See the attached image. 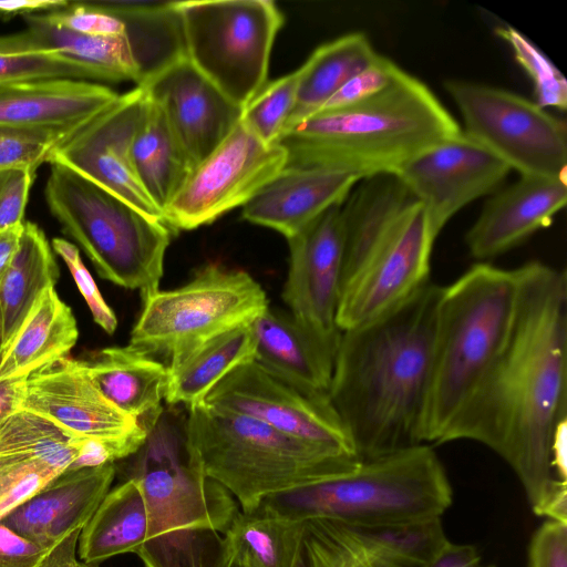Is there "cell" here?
Listing matches in <instances>:
<instances>
[{
	"label": "cell",
	"mask_w": 567,
	"mask_h": 567,
	"mask_svg": "<svg viewBox=\"0 0 567 567\" xmlns=\"http://www.w3.org/2000/svg\"><path fill=\"white\" fill-rule=\"evenodd\" d=\"M515 270L507 340L441 443L487 446L515 472L536 515L567 523V482L553 464L555 435L567 422V277L540 261Z\"/></svg>",
	"instance_id": "6da1fadb"
},
{
	"label": "cell",
	"mask_w": 567,
	"mask_h": 567,
	"mask_svg": "<svg viewBox=\"0 0 567 567\" xmlns=\"http://www.w3.org/2000/svg\"><path fill=\"white\" fill-rule=\"evenodd\" d=\"M442 290L429 281L394 309L341 333L328 398L360 460L425 444Z\"/></svg>",
	"instance_id": "7a4b0ae2"
},
{
	"label": "cell",
	"mask_w": 567,
	"mask_h": 567,
	"mask_svg": "<svg viewBox=\"0 0 567 567\" xmlns=\"http://www.w3.org/2000/svg\"><path fill=\"white\" fill-rule=\"evenodd\" d=\"M144 425L146 439L126 476L141 484L147 508L146 539L136 555L145 567H227V533L240 512L235 497L205 473L185 419L163 409Z\"/></svg>",
	"instance_id": "3957f363"
},
{
	"label": "cell",
	"mask_w": 567,
	"mask_h": 567,
	"mask_svg": "<svg viewBox=\"0 0 567 567\" xmlns=\"http://www.w3.org/2000/svg\"><path fill=\"white\" fill-rule=\"evenodd\" d=\"M462 132L430 87L403 71L359 104L308 116L279 140L286 167L341 171L360 181L394 175L423 151Z\"/></svg>",
	"instance_id": "277c9868"
},
{
	"label": "cell",
	"mask_w": 567,
	"mask_h": 567,
	"mask_svg": "<svg viewBox=\"0 0 567 567\" xmlns=\"http://www.w3.org/2000/svg\"><path fill=\"white\" fill-rule=\"evenodd\" d=\"M341 209L344 261L337 323L342 332L425 286L436 238L423 206L395 175L360 181Z\"/></svg>",
	"instance_id": "5b68a950"
},
{
	"label": "cell",
	"mask_w": 567,
	"mask_h": 567,
	"mask_svg": "<svg viewBox=\"0 0 567 567\" xmlns=\"http://www.w3.org/2000/svg\"><path fill=\"white\" fill-rule=\"evenodd\" d=\"M185 431L205 473L246 513L270 495L337 477L360 461L205 402L187 408Z\"/></svg>",
	"instance_id": "8992f818"
},
{
	"label": "cell",
	"mask_w": 567,
	"mask_h": 567,
	"mask_svg": "<svg viewBox=\"0 0 567 567\" xmlns=\"http://www.w3.org/2000/svg\"><path fill=\"white\" fill-rule=\"evenodd\" d=\"M515 269L477 262L449 286L437 308L424 443L440 444L503 349L516 311Z\"/></svg>",
	"instance_id": "52a82bcc"
},
{
	"label": "cell",
	"mask_w": 567,
	"mask_h": 567,
	"mask_svg": "<svg viewBox=\"0 0 567 567\" xmlns=\"http://www.w3.org/2000/svg\"><path fill=\"white\" fill-rule=\"evenodd\" d=\"M452 501L442 462L429 444H420L360 460L342 475L270 495L258 507L291 520L328 517L354 525L399 526L441 518Z\"/></svg>",
	"instance_id": "ba28073f"
},
{
	"label": "cell",
	"mask_w": 567,
	"mask_h": 567,
	"mask_svg": "<svg viewBox=\"0 0 567 567\" xmlns=\"http://www.w3.org/2000/svg\"><path fill=\"white\" fill-rule=\"evenodd\" d=\"M49 163L48 207L100 277L138 289L142 299L158 290L174 231L64 164Z\"/></svg>",
	"instance_id": "9c48e42d"
},
{
	"label": "cell",
	"mask_w": 567,
	"mask_h": 567,
	"mask_svg": "<svg viewBox=\"0 0 567 567\" xmlns=\"http://www.w3.org/2000/svg\"><path fill=\"white\" fill-rule=\"evenodd\" d=\"M268 308L262 287L244 270L207 265L187 284L143 299L130 346L175 362L215 337L254 322Z\"/></svg>",
	"instance_id": "30bf717a"
},
{
	"label": "cell",
	"mask_w": 567,
	"mask_h": 567,
	"mask_svg": "<svg viewBox=\"0 0 567 567\" xmlns=\"http://www.w3.org/2000/svg\"><path fill=\"white\" fill-rule=\"evenodd\" d=\"M185 56L244 109L267 84L284 14L271 0L174 1Z\"/></svg>",
	"instance_id": "8fae6325"
},
{
	"label": "cell",
	"mask_w": 567,
	"mask_h": 567,
	"mask_svg": "<svg viewBox=\"0 0 567 567\" xmlns=\"http://www.w3.org/2000/svg\"><path fill=\"white\" fill-rule=\"evenodd\" d=\"M444 87L461 113L466 135L520 176L567 181V125L512 91L465 80Z\"/></svg>",
	"instance_id": "7c38bea8"
},
{
	"label": "cell",
	"mask_w": 567,
	"mask_h": 567,
	"mask_svg": "<svg viewBox=\"0 0 567 567\" xmlns=\"http://www.w3.org/2000/svg\"><path fill=\"white\" fill-rule=\"evenodd\" d=\"M28 28L0 35V52L43 54L85 69L91 80L131 81L141 86L185 55L179 18L171 10L153 24L125 35H90L24 17Z\"/></svg>",
	"instance_id": "4fadbf2b"
},
{
	"label": "cell",
	"mask_w": 567,
	"mask_h": 567,
	"mask_svg": "<svg viewBox=\"0 0 567 567\" xmlns=\"http://www.w3.org/2000/svg\"><path fill=\"white\" fill-rule=\"evenodd\" d=\"M287 154L278 144L259 140L241 118L227 137L188 175L164 210L173 230L212 224L229 210L246 205L280 173Z\"/></svg>",
	"instance_id": "5bb4252c"
},
{
	"label": "cell",
	"mask_w": 567,
	"mask_h": 567,
	"mask_svg": "<svg viewBox=\"0 0 567 567\" xmlns=\"http://www.w3.org/2000/svg\"><path fill=\"white\" fill-rule=\"evenodd\" d=\"M10 411L39 415L70 435L137 450L147 429L113 405L94 385L82 360L59 359L24 379L0 384Z\"/></svg>",
	"instance_id": "9a60e30c"
},
{
	"label": "cell",
	"mask_w": 567,
	"mask_h": 567,
	"mask_svg": "<svg viewBox=\"0 0 567 567\" xmlns=\"http://www.w3.org/2000/svg\"><path fill=\"white\" fill-rule=\"evenodd\" d=\"M205 403L256 419L295 437L358 456L328 395L306 392L255 361L227 374L208 393Z\"/></svg>",
	"instance_id": "2e32d148"
},
{
	"label": "cell",
	"mask_w": 567,
	"mask_h": 567,
	"mask_svg": "<svg viewBox=\"0 0 567 567\" xmlns=\"http://www.w3.org/2000/svg\"><path fill=\"white\" fill-rule=\"evenodd\" d=\"M449 542L441 518L364 526L312 517L302 520L293 567H426Z\"/></svg>",
	"instance_id": "e0dca14e"
},
{
	"label": "cell",
	"mask_w": 567,
	"mask_h": 567,
	"mask_svg": "<svg viewBox=\"0 0 567 567\" xmlns=\"http://www.w3.org/2000/svg\"><path fill=\"white\" fill-rule=\"evenodd\" d=\"M287 241L289 269L282 299L290 315L337 354L344 261L341 205L327 209Z\"/></svg>",
	"instance_id": "ac0fdd59"
},
{
	"label": "cell",
	"mask_w": 567,
	"mask_h": 567,
	"mask_svg": "<svg viewBox=\"0 0 567 567\" xmlns=\"http://www.w3.org/2000/svg\"><path fill=\"white\" fill-rule=\"evenodd\" d=\"M509 167L463 131L417 154L394 174L423 206L437 238L472 202L497 190Z\"/></svg>",
	"instance_id": "d6986e66"
},
{
	"label": "cell",
	"mask_w": 567,
	"mask_h": 567,
	"mask_svg": "<svg viewBox=\"0 0 567 567\" xmlns=\"http://www.w3.org/2000/svg\"><path fill=\"white\" fill-rule=\"evenodd\" d=\"M144 96L142 86L120 94L112 105L61 143L50 161L64 164L143 214L164 221L162 210L137 176L132 155Z\"/></svg>",
	"instance_id": "ffe728a7"
},
{
	"label": "cell",
	"mask_w": 567,
	"mask_h": 567,
	"mask_svg": "<svg viewBox=\"0 0 567 567\" xmlns=\"http://www.w3.org/2000/svg\"><path fill=\"white\" fill-rule=\"evenodd\" d=\"M163 110L193 169L234 130L243 109L184 55L141 85Z\"/></svg>",
	"instance_id": "44dd1931"
},
{
	"label": "cell",
	"mask_w": 567,
	"mask_h": 567,
	"mask_svg": "<svg viewBox=\"0 0 567 567\" xmlns=\"http://www.w3.org/2000/svg\"><path fill=\"white\" fill-rule=\"evenodd\" d=\"M567 202V181L519 176L489 195L465 235L477 260L499 256L548 227Z\"/></svg>",
	"instance_id": "7402d4cb"
},
{
	"label": "cell",
	"mask_w": 567,
	"mask_h": 567,
	"mask_svg": "<svg viewBox=\"0 0 567 567\" xmlns=\"http://www.w3.org/2000/svg\"><path fill=\"white\" fill-rule=\"evenodd\" d=\"M115 472L114 463L65 471L0 522L52 549L86 525L110 491Z\"/></svg>",
	"instance_id": "603a6c76"
},
{
	"label": "cell",
	"mask_w": 567,
	"mask_h": 567,
	"mask_svg": "<svg viewBox=\"0 0 567 567\" xmlns=\"http://www.w3.org/2000/svg\"><path fill=\"white\" fill-rule=\"evenodd\" d=\"M84 80L52 79L0 84V125L74 134L118 97Z\"/></svg>",
	"instance_id": "cb8c5ba5"
},
{
	"label": "cell",
	"mask_w": 567,
	"mask_h": 567,
	"mask_svg": "<svg viewBox=\"0 0 567 567\" xmlns=\"http://www.w3.org/2000/svg\"><path fill=\"white\" fill-rule=\"evenodd\" d=\"M359 182L341 171L285 167L243 206L241 216L288 239L327 209L342 205Z\"/></svg>",
	"instance_id": "d4e9b609"
},
{
	"label": "cell",
	"mask_w": 567,
	"mask_h": 567,
	"mask_svg": "<svg viewBox=\"0 0 567 567\" xmlns=\"http://www.w3.org/2000/svg\"><path fill=\"white\" fill-rule=\"evenodd\" d=\"M254 361L312 394L328 395L336 353L290 313L269 307L251 323Z\"/></svg>",
	"instance_id": "484cf974"
},
{
	"label": "cell",
	"mask_w": 567,
	"mask_h": 567,
	"mask_svg": "<svg viewBox=\"0 0 567 567\" xmlns=\"http://www.w3.org/2000/svg\"><path fill=\"white\" fill-rule=\"evenodd\" d=\"M99 391L118 410L145 423L165 400L168 368L132 346L109 347L82 360Z\"/></svg>",
	"instance_id": "4316f807"
},
{
	"label": "cell",
	"mask_w": 567,
	"mask_h": 567,
	"mask_svg": "<svg viewBox=\"0 0 567 567\" xmlns=\"http://www.w3.org/2000/svg\"><path fill=\"white\" fill-rule=\"evenodd\" d=\"M78 337L72 310L60 299L54 286H50L0 355V384L24 379L68 357Z\"/></svg>",
	"instance_id": "83f0119b"
},
{
	"label": "cell",
	"mask_w": 567,
	"mask_h": 567,
	"mask_svg": "<svg viewBox=\"0 0 567 567\" xmlns=\"http://www.w3.org/2000/svg\"><path fill=\"white\" fill-rule=\"evenodd\" d=\"M132 155L143 187L164 217L165 208L187 179L193 166L163 110L146 93L133 138Z\"/></svg>",
	"instance_id": "f1b7e54d"
},
{
	"label": "cell",
	"mask_w": 567,
	"mask_h": 567,
	"mask_svg": "<svg viewBox=\"0 0 567 567\" xmlns=\"http://www.w3.org/2000/svg\"><path fill=\"white\" fill-rule=\"evenodd\" d=\"M59 266L42 229L23 221L19 247L0 282V355L30 310L59 279Z\"/></svg>",
	"instance_id": "f546056e"
},
{
	"label": "cell",
	"mask_w": 567,
	"mask_h": 567,
	"mask_svg": "<svg viewBox=\"0 0 567 567\" xmlns=\"http://www.w3.org/2000/svg\"><path fill=\"white\" fill-rule=\"evenodd\" d=\"M251 323L221 333L181 360L168 363L165 402L186 408L202 404L227 374L254 361L256 338Z\"/></svg>",
	"instance_id": "4dcf8cb0"
},
{
	"label": "cell",
	"mask_w": 567,
	"mask_h": 567,
	"mask_svg": "<svg viewBox=\"0 0 567 567\" xmlns=\"http://www.w3.org/2000/svg\"><path fill=\"white\" fill-rule=\"evenodd\" d=\"M147 534V508L141 484L125 478L109 491L82 528L79 560L96 565L113 556L137 554Z\"/></svg>",
	"instance_id": "1f68e13d"
},
{
	"label": "cell",
	"mask_w": 567,
	"mask_h": 567,
	"mask_svg": "<svg viewBox=\"0 0 567 567\" xmlns=\"http://www.w3.org/2000/svg\"><path fill=\"white\" fill-rule=\"evenodd\" d=\"M378 55L367 34L359 31L343 34L318 47L303 62L305 72L297 103L285 130L315 114Z\"/></svg>",
	"instance_id": "d6a6232c"
},
{
	"label": "cell",
	"mask_w": 567,
	"mask_h": 567,
	"mask_svg": "<svg viewBox=\"0 0 567 567\" xmlns=\"http://www.w3.org/2000/svg\"><path fill=\"white\" fill-rule=\"evenodd\" d=\"M302 520L272 515L261 508L239 512L227 537L231 555L248 567H293Z\"/></svg>",
	"instance_id": "836d02e7"
},
{
	"label": "cell",
	"mask_w": 567,
	"mask_h": 567,
	"mask_svg": "<svg viewBox=\"0 0 567 567\" xmlns=\"http://www.w3.org/2000/svg\"><path fill=\"white\" fill-rule=\"evenodd\" d=\"M80 441L29 412L10 411L0 421V453L25 455L61 473L75 461Z\"/></svg>",
	"instance_id": "e575fe53"
},
{
	"label": "cell",
	"mask_w": 567,
	"mask_h": 567,
	"mask_svg": "<svg viewBox=\"0 0 567 567\" xmlns=\"http://www.w3.org/2000/svg\"><path fill=\"white\" fill-rule=\"evenodd\" d=\"M305 66L268 84L243 109L241 122L264 143L275 144L291 116Z\"/></svg>",
	"instance_id": "d590c367"
},
{
	"label": "cell",
	"mask_w": 567,
	"mask_h": 567,
	"mask_svg": "<svg viewBox=\"0 0 567 567\" xmlns=\"http://www.w3.org/2000/svg\"><path fill=\"white\" fill-rule=\"evenodd\" d=\"M496 35L512 49L516 62L530 79L534 102L543 109H567V81L549 58L528 38L511 25L495 29Z\"/></svg>",
	"instance_id": "8d00e7d4"
},
{
	"label": "cell",
	"mask_w": 567,
	"mask_h": 567,
	"mask_svg": "<svg viewBox=\"0 0 567 567\" xmlns=\"http://www.w3.org/2000/svg\"><path fill=\"white\" fill-rule=\"evenodd\" d=\"M60 474L42 461L0 453V520Z\"/></svg>",
	"instance_id": "74e56055"
},
{
	"label": "cell",
	"mask_w": 567,
	"mask_h": 567,
	"mask_svg": "<svg viewBox=\"0 0 567 567\" xmlns=\"http://www.w3.org/2000/svg\"><path fill=\"white\" fill-rule=\"evenodd\" d=\"M68 137L58 131L0 125V171L17 167L37 171L50 162L55 148Z\"/></svg>",
	"instance_id": "f35d334b"
},
{
	"label": "cell",
	"mask_w": 567,
	"mask_h": 567,
	"mask_svg": "<svg viewBox=\"0 0 567 567\" xmlns=\"http://www.w3.org/2000/svg\"><path fill=\"white\" fill-rule=\"evenodd\" d=\"M403 71L391 59L379 53L370 65L350 79L315 114L364 102L384 91Z\"/></svg>",
	"instance_id": "ab89813d"
},
{
	"label": "cell",
	"mask_w": 567,
	"mask_h": 567,
	"mask_svg": "<svg viewBox=\"0 0 567 567\" xmlns=\"http://www.w3.org/2000/svg\"><path fill=\"white\" fill-rule=\"evenodd\" d=\"M52 79L87 81L91 76L81 66L49 55L0 52V84Z\"/></svg>",
	"instance_id": "60d3db41"
},
{
	"label": "cell",
	"mask_w": 567,
	"mask_h": 567,
	"mask_svg": "<svg viewBox=\"0 0 567 567\" xmlns=\"http://www.w3.org/2000/svg\"><path fill=\"white\" fill-rule=\"evenodd\" d=\"M54 251L64 260L73 279L85 299L94 321L109 334H112L117 327V319L114 311L102 297L91 274L82 262L78 247L63 239L52 240Z\"/></svg>",
	"instance_id": "b9f144b4"
},
{
	"label": "cell",
	"mask_w": 567,
	"mask_h": 567,
	"mask_svg": "<svg viewBox=\"0 0 567 567\" xmlns=\"http://www.w3.org/2000/svg\"><path fill=\"white\" fill-rule=\"evenodd\" d=\"M35 171L24 167L0 171V231L23 223Z\"/></svg>",
	"instance_id": "7bdbcfd3"
},
{
	"label": "cell",
	"mask_w": 567,
	"mask_h": 567,
	"mask_svg": "<svg viewBox=\"0 0 567 567\" xmlns=\"http://www.w3.org/2000/svg\"><path fill=\"white\" fill-rule=\"evenodd\" d=\"M527 567H567V523L548 519L535 530Z\"/></svg>",
	"instance_id": "ee69618b"
},
{
	"label": "cell",
	"mask_w": 567,
	"mask_h": 567,
	"mask_svg": "<svg viewBox=\"0 0 567 567\" xmlns=\"http://www.w3.org/2000/svg\"><path fill=\"white\" fill-rule=\"evenodd\" d=\"M52 549L17 534L0 522V567H40Z\"/></svg>",
	"instance_id": "f6af8a7d"
},
{
	"label": "cell",
	"mask_w": 567,
	"mask_h": 567,
	"mask_svg": "<svg viewBox=\"0 0 567 567\" xmlns=\"http://www.w3.org/2000/svg\"><path fill=\"white\" fill-rule=\"evenodd\" d=\"M426 567H495L486 563L476 546L449 542Z\"/></svg>",
	"instance_id": "bcb514c9"
},
{
	"label": "cell",
	"mask_w": 567,
	"mask_h": 567,
	"mask_svg": "<svg viewBox=\"0 0 567 567\" xmlns=\"http://www.w3.org/2000/svg\"><path fill=\"white\" fill-rule=\"evenodd\" d=\"M66 0H0V20H10L14 17L47 13L66 8Z\"/></svg>",
	"instance_id": "7dc6e473"
},
{
	"label": "cell",
	"mask_w": 567,
	"mask_h": 567,
	"mask_svg": "<svg viewBox=\"0 0 567 567\" xmlns=\"http://www.w3.org/2000/svg\"><path fill=\"white\" fill-rule=\"evenodd\" d=\"M82 529H76L63 538L48 554L40 567H78V542Z\"/></svg>",
	"instance_id": "c3c4849f"
},
{
	"label": "cell",
	"mask_w": 567,
	"mask_h": 567,
	"mask_svg": "<svg viewBox=\"0 0 567 567\" xmlns=\"http://www.w3.org/2000/svg\"><path fill=\"white\" fill-rule=\"evenodd\" d=\"M22 226L23 223L0 231V282L19 247Z\"/></svg>",
	"instance_id": "681fc988"
},
{
	"label": "cell",
	"mask_w": 567,
	"mask_h": 567,
	"mask_svg": "<svg viewBox=\"0 0 567 567\" xmlns=\"http://www.w3.org/2000/svg\"><path fill=\"white\" fill-rule=\"evenodd\" d=\"M9 412L8 404L4 400L3 393L0 390V421Z\"/></svg>",
	"instance_id": "f907efd6"
},
{
	"label": "cell",
	"mask_w": 567,
	"mask_h": 567,
	"mask_svg": "<svg viewBox=\"0 0 567 567\" xmlns=\"http://www.w3.org/2000/svg\"><path fill=\"white\" fill-rule=\"evenodd\" d=\"M227 567H248L246 564H244L240 559L231 555L230 561Z\"/></svg>",
	"instance_id": "816d5d0a"
},
{
	"label": "cell",
	"mask_w": 567,
	"mask_h": 567,
	"mask_svg": "<svg viewBox=\"0 0 567 567\" xmlns=\"http://www.w3.org/2000/svg\"><path fill=\"white\" fill-rule=\"evenodd\" d=\"M78 567H97V565L85 564V563H82V561L79 560V566Z\"/></svg>",
	"instance_id": "f5cc1de1"
}]
</instances>
